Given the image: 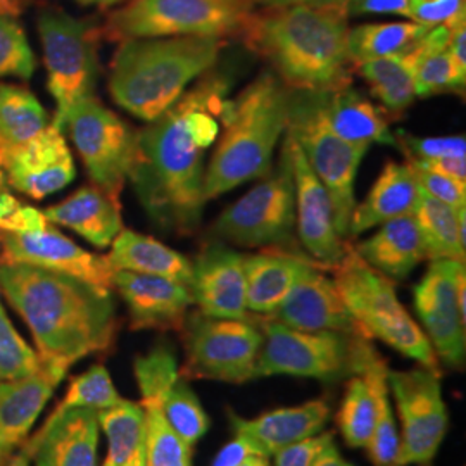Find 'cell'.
Segmentation results:
<instances>
[{
  "label": "cell",
  "instance_id": "cell-1",
  "mask_svg": "<svg viewBox=\"0 0 466 466\" xmlns=\"http://www.w3.org/2000/svg\"><path fill=\"white\" fill-rule=\"evenodd\" d=\"M232 78L208 71L167 113L137 132L130 182L150 221L163 232L188 235L199 228L204 157L217 144Z\"/></svg>",
  "mask_w": 466,
  "mask_h": 466
},
{
  "label": "cell",
  "instance_id": "cell-2",
  "mask_svg": "<svg viewBox=\"0 0 466 466\" xmlns=\"http://www.w3.org/2000/svg\"><path fill=\"white\" fill-rule=\"evenodd\" d=\"M0 292L28 325L40 361L67 370L116 337L113 294L65 273L0 263Z\"/></svg>",
  "mask_w": 466,
  "mask_h": 466
},
{
  "label": "cell",
  "instance_id": "cell-3",
  "mask_svg": "<svg viewBox=\"0 0 466 466\" xmlns=\"http://www.w3.org/2000/svg\"><path fill=\"white\" fill-rule=\"evenodd\" d=\"M242 40L289 90L332 92L350 85V9L302 4L252 13Z\"/></svg>",
  "mask_w": 466,
  "mask_h": 466
},
{
  "label": "cell",
  "instance_id": "cell-4",
  "mask_svg": "<svg viewBox=\"0 0 466 466\" xmlns=\"http://www.w3.org/2000/svg\"><path fill=\"white\" fill-rule=\"evenodd\" d=\"M225 46V38L213 36L123 40L111 66V97L127 113L150 123L213 69Z\"/></svg>",
  "mask_w": 466,
  "mask_h": 466
},
{
  "label": "cell",
  "instance_id": "cell-5",
  "mask_svg": "<svg viewBox=\"0 0 466 466\" xmlns=\"http://www.w3.org/2000/svg\"><path fill=\"white\" fill-rule=\"evenodd\" d=\"M289 88L267 69L228 99L217 150L204 175V198L213 200L271 169L287 128Z\"/></svg>",
  "mask_w": 466,
  "mask_h": 466
},
{
  "label": "cell",
  "instance_id": "cell-6",
  "mask_svg": "<svg viewBox=\"0 0 466 466\" xmlns=\"http://www.w3.org/2000/svg\"><path fill=\"white\" fill-rule=\"evenodd\" d=\"M330 269L350 317L367 337L390 346L420 367L439 368L427 335L400 304L390 279L370 267L350 244L344 258Z\"/></svg>",
  "mask_w": 466,
  "mask_h": 466
},
{
  "label": "cell",
  "instance_id": "cell-7",
  "mask_svg": "<svg viewBox=\"0 0 466 466\" xmlns=\"http://www.w3.org/2000/svg\"><path fill=\"white\" fill-rule=\"evenodd\" d=\"M265 335L256 365V379L289 375L323 383L346 382L363 375L380 358L371 339L363 333L302 332L259 318Z\"/></svg>",
  "mask_w": 466,
  "mask_h": 466
},
{
  "label": "cell",
  "instance_id": "cell-8",
  "mask_svg": "<svg viewBox=\"0 0 466 466\" xmlns=\"http://www.w3.org/2000/svg\"><path fill=\"white\" fill-rule=\"evenodd\" d=\"M325 92L289 90L287 128L306 156L311 169L330 194L337 232L350 238L352 211L356 208V177L368 147L354 146L333 132L323 109Z\"/></svg>",
  "mask_w": 466,
  "mask_h": 466
},
{
  "label": "cell",
  "instance_id": "cell-9",
  "mask_svg": "<svg viewBox=\"0 0 466 466\" xmlns=\"http://www.w3.org/2000/svg\"><path fill=\"white\" fill-rule=\"evenodd\" d=\"M254 13L250 0H130L107 19L111 38H167L242 34Z\"/></svg>",
  "mask_w": 466,
  "mask_h": 466
},
{
  "label": "cell",
  "instance_id": "cell-10",
  "mask_svg": "<svg viewBox=\"0 0 466 466\" xmlns=\"http://www.w3.org/2000/svg\"><path fill=\"white\" fill-rule=\"evenodd\" d=\"M47 88L56 102L52 127L65 132L67 117L82 100L94 96L99 78L97 32L92 23L61 11L38 16Z\"/></svg>",
  "mask_w": 466,
  "mask_h": 466
},
{
  "label": "cell",
  "instance_id": "cell-11",
  "mask_svg": "<svg viewBox=\"0 0 466 466\" xmlns=\"http://www.w3.org/2000/svg\"><path fill=\"white\" fill-rule=\"evenodd\" d=\"M185 365L178 373L190 380L246 383L256 379L265 335L259 318L206 317L188 313L184 327Z\"/></svg>",
  "mask_w": 466,
  "mask_h": 466
},
{
  "label": "cell",
  "instance_id": "cell-12",
  "mask_svg": "<svg viewBox=\"0 0 466 466\" xmlns=\"http://www.w3.org/2000/svg\"><path fill=\"white\" fill-rule=\"evenodd\" d=\"M296 232V188L289 152L246 196L230 204L215 223V233L240 248H290Z\"/></svg>",
  "mask_w": 466,
  "mask_h": 466
},
{
  "label": "cell",
  "instance_id": "cell-13",
  "mask_svg": "<svg viewBox=\"0 0 466 466\" xmlns=\"http://www.w3.org/2000/svg\"><path fill=\"white\" fill-rule=\"evenodd\" d=\"M387 383L400 420V452L394 466L432 465L450 423L437 370L389 368Z\"/></svg>",
  "mask_w": 466,
  "mask_h": 466
},
{
  "label": "cell",
  "instance_id": "cell-14",
  "mask_svg": "<svg viewBox=\"0 0 466 466\" xmlns=\"http://www.w3.org/2000/svg\"><path fill=\"white\" fill-rule=\"evenodd\" d=\"M66 128L90 180L119 199L134 167L137 132L96 96L86 97L73 109Z\"/></svg>",
  "mask_w": 466,
  "mask_h": 466
},
{
  "label": "cell",
  "instance_id": "cell-15",
  "mask_svg": "<svg viewBox=\"0 0 466 466\" xmlns=\"http://www.w3.org/2000/svg\"><path fill=\"white\" fill-rule=\"evenodd\" d=\"M466 271L463 261H432L413 292L415 309L437 360L463 368Z\"/></svg>",
  "mask_w": 466,
  "mask_h": 466
},
{
  "label": "cell",
  "instance_id": "cell-16",
  "mask_svg": "<svg viewBox=\"0 0 466 466\" xmlns=\"http://www.w3.org/2000/svg\"><path fill=\"white\" fill-rule=\"evenodd\" d=\"M134 371L146 413V466H192L194 450L171 429L163 413V394L178 377L175 350L167 342L154 346L135 360Z\"/></svg>",
  "mask_w": 466,
  "mask_h": 466
},
{
  "label": "cell",
  "instance_id": "cell-17",
  "mask_svg": "<svg viewBox=\"0 0 466 466\" xmlns=\"http://www.w3.org/2000/svg\"><path fill=\"white\" fill-rule=\"evenodd\" d=\"M0 263L44 268L84 280L100 290H113L115 268L107 258L80 248L50 223L32 232H0Z\"/></svg>",
  "mask_w": 466,
  "mask_h": 466
},
{
  "label": "cell",
  "instance_id": "cell-18",
  "mask_svg": "<svg viewBox=\"0 0 466 466\" xmlns=\"http://www.w3.org/2000/svg\"><path fill=\"white\" fill-rule=\"evenodd\" d=\"M283 146L289 152L294 175L296 230L300 244L315 263L330 269L348 249V240L340 237L335 227L330 194L290 135L285 134Z\"/></svg>",
  "mask_w": 466,
  "mask_h": 466
},
{
  "label": "cell",
  "instance_id": "cell-19",
  "mask_svg": "<svg viewBox=\"0 0 466 466\" xmlns=\"http://www.w3.org/2000/svg\"><path fill=\"white\" fill-rule=\"evenodd\" d=\"M0 169L9 187L35 200L63 190L76 177L65 134L52 125L32 140L5 150Z\"/></svg>",
  "mask_w": 466,
  "mask_h": 466
},
{
  "label": "cell",
  "instance_id": "cell-20",
  "mask_svg": "<svg viewBox=\"0 0 466 466\" xmlns=\"http://www.w3.org/2000/svg\"><path fill=\"white\" fill-rule=\"evenodd\" d=\"M198 311L213 318H249L244 254L227 242L213 240L202 246L192 261L188 285Z\"/></svg>",
  "mask_w": 466,
  "mask_h": 466
},
{
  "label": "cell",
  "instance_id": "cell-21",
  "mask_svg": "<svg viewBox=\"0 0 466 466\" xmlns=\"http://www.w3.org/2000/svg\"><path fill=\"white\" fill-rule=\"evenodd\" d=\"M325 269L308 261L287 298L265 318L302 332L363 333Z\"/></svg>",
  "mask_w": 466,
  "mask_h": 466
},
{
  "label": "cell",
  "instance_id": "cell-22",
  "mask_svg": "<svg viewBox=\"0 0 466 466\" xmlns=\"http://www.w3.org/2000/svg\"><path fill=\"white\" fill-rule=\"evenodd\" d=\"M99 437V411L56 408L21 451L34 466H97Z\"/></svg>",
  "mask_w": 466,
  "mask_h": 466
},
{
  "label": "cell",
  "instance_id": "cell-23",
  "mask_svg": "<svg viewBox=\"0 0 466 466\" xmlns=\"http://www.w3.org/2000/svg\"><path fill=\"white\" fill-rule=\"evenodd\" d=\"M113 289L125 300L135 330H180L194 306L187 285L154 275L115 269Z\"/></svg>",
  "mask_w": 466,
  "mask_h": 466
},
{
  "label": "cell",
  "instance_id": "cell-24",
  "mask_svg": "<svg viewBox=\"0 0 466 466\" xmlns=\"http://www.w3.org/2000/svg\"><path fill=\"white\" fill-rule=\"evenodd\" d=\"M330 411L332 408L327 400H315L254 418L238 417L228 411V418L235 435L244 437L254 450L271 458L294 442L323 432L330 420Z\"/></svg>",
  "mask_w": 466,
  "mask_h": 466
},
{
  "label": "cell",
  "instance_id": "cell-25",
  "mask_svg": "<svg viewBox=\"0 0 466 466\" xmlns=\"http://www.w3.org/2000/svg\"><path fill=\"white\" fill-rule=\"evenodd\" d=\"M65 377V371L42 363L30 375L0 382V454L13 456L26 441Z\"/></svg>",
  "mask_w": 466,
  "mask_h": 466
},
{
  "label": "cell",
  "instance_id": "cell-26",
  "mask_svg": "<svg viewBox=\"0 0 466 466\" xmlns=\"http://www.w3.org/2000/svg\"><path fill=\"white\" fill-rule=\"evenodd\" d=\"M323 109L333 132L350 144L368 149L371 144L398 146V138L389 125V115L350 85L325 92Z\"/></svg>",
  "mask_w": 466,
  "mask_h": 466
},
{
  "label": "cell",
  "instance_id": "cell-27",
  "mask_svg": "<svg viewBox=\"0 0 466 466\" xmlns=\"http://www.w3.org/2000/svg\"><path fill=\"white\" fill-rule=\"evenodd\" d=\"M44 215L52 225L78 233L99 249L109 248L123 230L119 199L96 185L84 187L66 200L50 206Z\"/></svg>",
  "mask_w": 466,
  "mask_h": 466
},
{
  "label": "cell",
  "instance_id": "cell-28",
  "mask_svg": "<svg viewBox=\"0 0 466 466\" xmlns=\"http://www.w3.org/2000/svg\"><path fill=\"white\" fill-rule=\"evenodd\" d=\"M420 185L411 165L389 161L361 204L350 217V237H358L385 221L411 215L417 208Z\"/></svg>",
  "mask_w": 466,
  "mask_h": 466
},
{
  "label": "cell",
  "instance_id": "cell-29",
  "mask_svg": "<svg viewBox=\"0 0 466 466\" xmlns=\"http://www.w3.org/2000/svg\"><path fill=\"white\" fill-rule=\"evenodd\" d=\"M308 261L313 259L280 248L244 256L249 313L258 317L271 315L298 282L300 269Z\"/></svg>",
  "mask_w": 466,
  "mask_h": 466
},
{
  "label": "cell",
  "instance_id": "cell-30",
  "mask_svg": "<svg viewBox=\"0 0 466 466\" xmlns=\"http://www.w3.org/2000/svg\"><path fill=\"white\" fill-rule=\"evenodd\" d=\"M368 265L390 280H404L427 259L417 219L402 215L382 223L367 240L354 246Z\"/></svg>",
  "mask_w": 466,
  "mask_h": 466
},
{
  "label": "cell",
  "instance_id": "cell-31",
  "mask_svg": "<svg viewBox=\"0 0 466 466\" xmlns=\"http://www.w3.org/2000/svg\"><path fill=\"white\" fill-rule=\"evenodd\" d=\"M115 269L154 275L190 285L192 261L178 250L171 249L149 235L123 228L106 256Z\"/></svg>",
  "mask_w": 466,
  "mask_h": 466
},
{
  "label": "cell",
  "instance_id": "cell-32",
  "mask_svg": "<svg viewBox=\"0 0 466 466\" xmlns=\"http://www.w3.org/2000/svg\"><path fill=\"white\" fill-rule=\"evenodd\" d=\"M421 52L423 36L396 54L356 66L387 115L400 116L417 99L415 76Z\"/></svg>",
  "mask_w": 466,
  "mask_h": 466
},
{
  "label": "cell",
  "instance_id": "cell-33",
  "mask_svg": "<svg viewBox=\"0 0 466 466\" xmlns=\"http://www.w3.org/2000/svg\"><path fill=\"white\" fill-rule=\"evenodd\" d=\"M465 211L433 199L420 188L413 217L427 259H456L465 263Z\"/></svg>",
  "mask_w": 466,
  "mask_h": 466
},
{
  "label": "cell",
  "instance_id": "cell-34",
  "mask_svg": "<svg viewBox=\"0 0 466 466\" xmlns=\"http://www.w3.org/2000/svg\"><path fill=\"white\" fill-rule=\"evenodd\" d=\"M450 35L448 25L432 26L423 35V52L415 76L417 97L465 90L466 71L456 65L450 54Z\"/></svg>",
  "mask_w": 466,
  "mask_h": 466
},
{
  "label": "cell",
  "instance_id": "cell-35",
  "mask_svg": "<svg viewBox=\"0 0 466 466\" xmlns=\"http://www.w3.org/2000/svg\"><path fill=\"white\" fill-rule=\"evenodd\" d=\"M432 26L415 21L400 23H368L350 30L348 52L352 66L380 59L413 46Z\"/></svg>",
  "mask_w": 466,
  "mask_h": 466
},
{
  "label": "cell",
  "instance_id": "cell-36",
  "mask_svg": "<svg viewBox=\"0 0 466 466\" xmlns=\"http://www.w3.org/2000/svg\"><path fill=\"white\" fill-rule=\"evenodd\" d=\"M49 125L47 111L30 90L0 84V138L7 149L32 140Z\"/></svg>",
  "mask_w": 466,
  "mask_h": 466
},
{
  "label": "cell",
  "instance_id": "cell-37",
  "mask_svg": "<svg viewBox=\"0 0 466 466\" xmlns=\"http://www.w3.org/2000/svg\"><path fill=\"white\" fill-rule=\"evenodd\" d=\"M100 431L107 439V454L102 466H123L144 444L146 413L140 402L121 400L99 411Z\"/></svg>",
  "mask_w": 466,
  "mask_h": 466
},
{
  "label": "cell",
  "instance_id": "cell-38",
  "mask_svg": "<svg viewBox=\"0 0 466 466\" xmlns=\"http://www.w3.org/2000/svg\"><path fill=\"white\" fill-rule=\"evenodd\" d=\"M377 361V360H375ZM377 417L375 387L365 371L346 380L344 398L337 411V427L350 448H367Z\"/></svg>",
  "mask_w": 466,
  "mask_h": 466
},
{
  "label": "cell",
  "instance_id": "cell-39",
  "mask_svg": "<svg viewBox=\"0 0 466 466\" xmlns=\"http://www.w3.org/2000/svg\"><path fill=\"white\" fill-rule=\"evenodd\" d=\"M368 375L375 387L377 398V417L371 439L368 442V456L375 466H394L400 452V431L394 417L390 392L387 383L389 367L382 356L368 367Z\"/></svg>",
  "mask_w": 466,
  "mask_h": 466
},
{
  "label": "cell",
  "instance_id": "cell-40",
  "mask_svg": "<svg viewBox=\"0 0 466 466\" xmlns=\"http://www.w3.org/2000/svg\"><path fill=\"white\" fill-rule=\"evenodd\" d=\"M163 413L171 429L192 450L209 431V418L200 404L199 396L180 373L163 394Z\"/></svg>",
  "mask_w": 466,
  "mask_h": 466
},
{
  "label": "cell",
  "instance_id": "cell-41",
  "mask_svg": "<svg viewBox=\"0 0 466 466\" xmlns=\"http://www.w3.org/2000/svg\"><path fill=\"white\" fill-rule=\"evenodd\" d=\"M123 398L117 392L109 371L102 365H94L71 380L57 408H86L102 411L115 406Z\"/></svg>",
  "mask_w": 466,
  "mask_h": 466
},
{
  "label": "cell",
  "instance_id": "cell-42",
  "mask_svg": "<svg viewBox=\"0 0 466 466\" xmlns=\"http://www.w3.org/2000/svg\"><path fill=\"white\" fill-rule=\"evenodd\" d=\"M36 59L23 26L15 15L0 13V76L30 80Z\"/></svg>",
  "mask_w": 466,
  "mask_h": 466
},
{
  "label": "cell",
  "instance_id": "cell-43",
  "mask_svg": "<svg viewBox=\"0 0 466 466\" xmlns=\"http://www.w3.org/2000/svg\"><path fill=\"white\" fill-rule=\"evenodd\" d=\"M40 365L36 350L19 335L0 302V382L30 375Z\"/></svg>",
  "mask_w": 466,
  "mask_h": 466
},
{
  "label": "cell",
  "instance_id": "cell-44",
  "mask_svg": "<svg viewBox=\"0 0 466 466\" xmlns=\"http://www.w3.org/2000/svg\"><path fill=\"white\" fill-rule=\"evenodd\" d=\"M398 146H402L410 161H432L441 157H466L465 135L460 137H415L400 132Z\"/></svg>",
  "mask_w": 466,
  "mask_h": 466
},
{
  "label": "cell",
  "instance_id": "cell-45",
  "mask_svg": "<svg viewBox=\"0 0 466 466\" xmlns=\"http://www.w3.org/2000/svg\"><path fill=\"white\" fill-rule=\"evenodd\" d=\"M417 177L420 188L433 199L441 200L454 209H466V187L456 184L448 177L435 173L429 167H421L415 161H408Z\"/></svg>",
  "mask_w": 466,
  "mask_h": 466
},
{
  "label": "cell",
  "instance_id": "cell-46",
  "mask_svg": "<svg viewBox=\"0 0 466 466\" xmlns=\"http://www.w3.org/2000/svg\"><path fill=\"white\" fill-rule=\"evenodd\" d=\"M330 441L333 432H321L294 442L273 454L275 466H313Z\"/></svg>",
  "mask_w": 466,
  "mask_h": 466
},
{
  "label": "cell",
  "instance_id": "cell-47",
  "mask_svg": "<svg viewBox=\"0 0 466 466\" xmlns=\"http://www.w3.org/2000/svg\"><path fill=\"white\" fill-rule=\"evenodd\" d=\"M410 9L411 21L437 26L448 23L466 7L465 0H410Z\"/></svg>",
  "mask_w": 466,
  "mask_h": 466
},
{
  "label": "cell",
  "instance_id": "cell-48",
  "mask_svg": "<svg viewBox=\"0 0 466 466\" xmlns=\"http://www.w3.org/2000/svg\"><path fill=\"white\" fill-rule=\"evenodd\" d=\"M47 223L49 221L44 215V211L32 206H19L11 217L0 223V232H32L46 227Z\"/></svg>",
  "mask_w": 466,
  "mask_h": 466
},
{
  "label": "cell",
  "instance_id": "cell-49",
  "mask_svg": "<svg viewBox=\"0 0 466 466\" xmlns=\"http://www.w3.org/2000/svg\"><path fill=\"white\" fill-rule=\"evenodd\" d=\"M396 15L411 19L410 0H358L350 5V16Z\"/></svg>",
  "mask_w": 466,
  "mask_h": 466
},
{
  "label": "cell",
  "instance_id": "cell-50",
  "mask_svg": "<svg viewBox=\"0 0 466 466\" xmlns=\"http://www.w3.org/2000/svg\"><path fill=\"white\" fill-rule=\"evenodd\" d=\"M415 163L448 177L456 184L466 187V157H441V159H432V161H415Z\"/></svg>",
  "mask_w": 466,
  "mask_h": 466
},
{
  "label": "cell",
  "instance_id": "cell-51",
  "mask_svg": "<svg viewBox=\"0 0 466 466\" xmlns=\"http://www.w3.org/2000/svg\"><path fill=\"white\" fill-rule=\"evenodd\" d=\"M250 454H261V452L254 450L244 437L233 433L232 441L219 451L213 466H235Z\"/></svg>",
  "mask_w": 466,
  "mask_h": 466
},
{
  "label": "cell",
  "instance_id": "cell-52",
  "mask_svg": "<svg viewBox=\"0 0 466 466\" xmlns=\"http://www.w3.org/2000/svg\"><path fill=\"white\" fill-rule=\"evenodd\" d=\"M313 466H354L352 463H350L342 454H340V451L337 448V444H335V441H330L329 444H327V448L321 451V454L318 456L317 461H315V465Z\"/></svg>",
  "mask_w": 466,
  "mask_h": 466
},
{
  "label": "cell",
  "instance_id": "cell-53",
  "mask_svg": "<svg viewBox=\"0 0 466 466\" xmlns=\"http://www.w3.org/2000/svg\"><path fill=\"white\" fill-rule=\"evenodd\" d=\"M252 5H259L263 9L273 7H289V5H302V4H321V0H250Z\"/></svg>",
  "mask_w": 466,
  "mask_h": 466
},
{
  "label": "cell",
  "instance_id": "cell-54",
  "mask_svg": "<svg viewBox=\"0 0 466 466\" xmlns=\"http://www.w3.org/2000/svg\"><path fill=\"white\" fill-rule=\"evenodd\" d=\"M21 204L9 192L0 194V223L11 217Z\"/></svg>",
  "mask_w": 466,
  "mask_h": 466
},
{
  "label": "cell",
  "instance_id": "cell-55",
  "mask_svg": "<svg viewBox=\"0 0 466 466\" xmlns=\"http://www.w3.org/2000/svg\"><path fill=\"white\" fill-rule=\"evenodd\" d=\"M25 463H30V458L25 451H19L16 456H4L0 454V466H23Z\"/></svg>",
  "mask_w": 466,
  "mask_h": 466
},
{
  "label": "cell",
  "instance_id": "cell-56",
  "mask_svg": "<svg viewBox=\"0 0 466 466\" xmlns=\"http://www.w3.org/2000/svg\"><path fill=\"white\" fill-rule=\"evenodd\" d=\"M235 466H271L269 465V458L263 454H250L248 458H244L240 463Z\"/></svg>",
  "mask_w": 466,
  "mask_h": 466
},
{
  "label": "cell",
  "instance_id": "cell-57",
  "mask_svg": "<svg viewBox=\"0 0 466 466\" xmlns=\"http://www.w3.org/2000/svg\"><path fill=\"white\" fill-rule=\"evenodd\" d=\"M23 5V0H0V13L15 15Z\"/></svg>",
  "mask_w": 466,
  "mask_h": 466
},
{
  "label": "cell",
  "instance_id": "cell-58",
  "mask_svg": "<svg viewBox=\"0 0 466 466\" xmlns=\"http://www.w3.org/2000/svg\"><path fill=\"white\" fill-rule=\"evenodd\" d=\"M123 466H146V451H144V444L135 451L134 454L130 456V460Z\"/></svg>",
  "mask_w": 466,
  "mask_h": 466
},
{
  "label": "cell",
  "instance_id": "cell-59",
  "mask_svg": "<svg viewBox=\"0 0 466 466\" xmlns=\"http://www.w3.org/2000/svg\"><path fill=\"white\" fill-rule=\"evenodd\" d=\"M84 5H102V7H107V5H115L119 0H76Z\"/></svg>",
  "mask_w": 466,
  "mask_h": 466
},
{
  "label": "cell",
  "instance_id": "cell-60",
  "mask_svg": "<svg viewBox=\"0 0 466 466\" xmlns=\"http://www.w3.org/2000/svg\"><path fill=\"white\" fill-rule=\"evenodd\" d=\"M358 0H321V4H335V5H344L350 9V4H354Z\"/></svg>",
  "mask_w": 466,
  "mask_h": 466
},
{
  "label": "cell",
  "instance_id": "cell-61",
  "mask_svg": "<svg viewBox=\"0 0 466 466\" xmlns=\"http://www.w3.org/2000/svg\"><path fill=\"white\" fill-rule=\"evenodd\" d=\"M2 192H7V180H5L4 171L0 169V194H2Z\"/></svg>",
  "mask_w": 466,
  "mask_h": 466
},
{
  "label": "cell",
  "instance_id": "cell-62",
  "mask_svg": "<svg viewBox=\"0 0 466 466\" xmlns=\"http://www.w3.org/2000/svg\"><path fill=\"white\" fill-rule=\"evenodd\" d=\"M5 150H7V146H5V144H4V140L0 138V161H2V156L5 154Z\"/></svg>",
  "mask_w": 466,
  "mask_h": 466
},
{
  "label": "cell",
  "instance_id": "cell-63",
  "mask_svg": "<svg viewBox=\"0 0 466 466\" xmlns=\"http://www.w3.org/2000/svg\"><path fill=\"white\" fill-rule=\"evenodd\" d=\"M23 466H30V463H25Z\"/></svg>",
  "mask_w": 466,
  "mask_h": 466
}]
</instances>
